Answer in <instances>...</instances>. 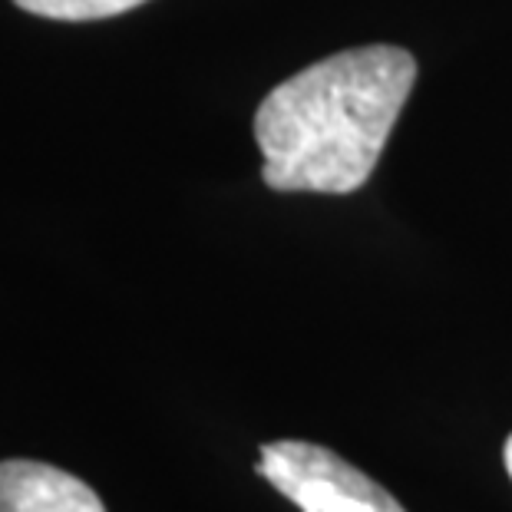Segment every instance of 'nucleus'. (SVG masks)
Listing matches in <instances>:
<instances>
[{"instance_id":"nucleus-4","label":"nucleus","mask_w":512,"mask_h":512,"mask_svg":"<svg viewBox=\"0 0 512 512\" xmlns=\"http://www.w3.org/2000/svg\"><path fill=\"white\" fill-rule=\"evenodd\" d=\"M20 10L47 20H67V24H80V20H103L126 14L149 4V0H14Z\"/></svg>"},{"instance_id":"nucleus-1","label":"nucleus","mask_w":512,"mask_h":512,"mask_svg":"<svg viewBox=\"0 0 512 512\" xmlns=\"http://www.w3.org/2000/svg\"><path fill=\"white\" fill-rule=\"evenodd\" d=\"M417 83L407 50H341L278 83L255 113L261 179L275 192H357L374 176Z\"/></svg>"},{"instance_id":"nucleus-5","label":"nucleus","mask_w":512,"mask_h":512,"mask_svg":"<svg viewBox=\"0 0 512 512\" xmlns=\"http://www.w3.org/2000/svg\"><path fill=\"white\" fill-rule=\"evenodd\" d=\"M503 460H506V470H509V476H512V437L506 440V450H503Z\"/></svg>"},{"instance_id":"nucleus-3","label":"nucleus","mask_w":512,"mask_h":512,"mask_svg":"<svg viewBox=\"0 0 512 512\" xmlns=\"http://www.w3.org/2000/svg\"><path fill=\"white\" fill-rule=\"evenodd\" d=\"M0 512H106L83 479L37 460L0 463Z\"/></svg>"},{"instance_id":"nucleus-2","label":"nucleus","mask_w":512,"mask_h":512,"mask_svg":"<svg viewBox=\"0 0 512 512\" xmlns=\"http://www.w3.org/2000/svg\"><path fill=\"white\" fill-rule=\"evenodd\" d=\"M255 473L301 512H407L384 486L318 443H265Z\"/></svg>"}]
</instances>
